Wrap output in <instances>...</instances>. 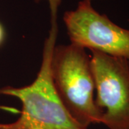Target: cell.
Returning a JSON list of instances; mask_svg holds the SVG:
<instances>
[{"instance_id":"cell-1","label":"cell","mask_w":129,"mask_h":129,"mask_svg":"<svg viewBox=\"0 0 129 129\" xmlns=\"http://www.w3.org/2000/svg\"><path fill=\"white\" fill-rule=\"evenodd\" d=\"M47 1L50 9L51 27L44 43L40 68L36 78L28 85L0 88V95L14 97L22 103L18 118L9 123H0V129H86L66 111L53 84L51 60L58 33L57 14L62 0Z\"/></svg>"},{"instance_id":"cell-2","label":"cell","mask_w":129,"mask_h":129,"mask_svg":"<svg viewBox=\"0 0 129 129\" xmlns=\"http://www.w3.org/2000/svg\"><path fill=\"white\" fill-rule=\"evenodd\" d=\"M51 73L60 101L74 120L86 129L101 123L103 113L95 102V82L86 49L71 42L55 45Z\"/></svg>"},{"instance_id":"cell-5","label":"cell","mask_w":129,"mask_h":129,"mask_svg":"<svg viewBox=\"0 0 129 129\" xmlns=\"http://www.w3.org/2000/svg\"><path fill=\"white\" fill-rule=\"evenodd\" d=\"M5 29L2 24L0 22V46L3 44L5 40Z\"/></svg>"},{"instance_id":"cell-4","label":"cell","mask_w":129,"mask_h":129,"mask_svg":"<svg viewBox=\"0 0 129 129\" xmlns=\"http://www.w3.org/2000/svg\"><path fill=\"white\" fill-rule=\"evenodd\" d=\"M63 22L71 43L129 62V29L98 12L90 2L81 0L75 9L64 13Z\"/></svg>"},{"instance_id":"cell-6","label":"cell","mask_w":129,"mask_h":129,"mask_svg":"<svg viewBox=\"0 0 129 129\" xmlns=\"http://www.w3.org/2000/svg\"><path fill=\"white\" fill-rule=\"evenodd\" d=\"M87 1H89V2H92V1H93V0H87Z\"/></svg>"},{"instance_id":"cell-3","label":"cell","mask_w":129,"mask_h":129,"mask_svg":"<svg viewBox=\"0 0 129 129\" xmlns=\"http://www.w3.org/2000/svg\"><path fill=\"white\" fill-rule=\"evenodd\" d=\"M91 52V66L101 123L109 129H129V62L97 50Z\"/></svg>"}]
</instances>
